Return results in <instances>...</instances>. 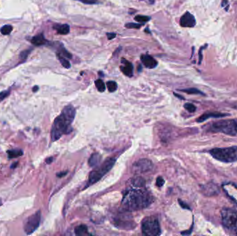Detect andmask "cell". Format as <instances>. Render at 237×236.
Masks as SVG:
<instances>
[{
	"label": "cell",
	"mask_w": 237,
	"mask_h": 236,
	"mask_svg": "<svg viewBox=\"0 0 237 236\" xmlns=\"http://www.w3.org/2000/svg\"><path fill=\"white\" fill-rule=\"evenodd\" d=\"M18 162H15L14 163H13V165L11 166V168H12V169L15 168V167L18 166Z\"/></svg>",
	"instance_id": "41"
},
{
	"label": "cell",
	"mask_w": 237,
	"mask_h": 236,
	"mask_svg": "<svg viewBox=\"0 0 237 236\" xmlns=\"http://www.w3.org/2000/svg\"><path fill=\"white\" fill-rule=\"evenodd\" d=\"M11 91L10 90H5L0 92V102L4 101L6 98H7L10 95Z\"/></svg>",
	"instance_id": "31"
},
{
	"label": "cell",
	"mask_w": 237,
	"mask_h": 236,
	"mask_svg": "<svg viewBox=\"0 0 237 236\" xmlns=\"http://www.w3.org/2000/svg\"><path fill=\"white\" fill-rule=\"evenodd\" d=\"M178 201H179V204H180V205L181 206V207L183 208H184V209H188V210H190L191 209L190 207L186 203H184V201H183L180 200H178Z\"/></svg>",
	"instance_id": "34"
},
{
	"label": "cell",
	"mask_w": 237,
	"mask_h": 236,
	"mask_svg": "<svg viewBox=\"0 0 237 236\" xmlns=\"http://www.w3.org/2000/svg\"><path fill=\"white\" fill-rule=\"evenodd\" d=\"M121 63L123 65L120 67V69L123 72V74L126 75V76L132 77L133 75V65L131 63H130L129 61L122 58L121 59Z\"/></svg>",
	"instance_id": "14"
},
{
	"label": "cell",
	"mask_w": 237,
	"mask_h": 236,
	"mask_svg": "<svg viewBox=\"0 0 237 236\" xmlns=\"http://www.w3.org/2000/svg\"><path fill=\"white\" fill-rule=\"evenodd\" d=\"M1 205H2V200L1 199H0V206H1Z\"/></svg>",
	"instance_id": "45"
},
{
	"label": "cell",
	"mask_w": 237,
	"mask_h": 236,
	"mask_svg": "<svg viewBox=\"0 0 237 236\" xmlns=\"http://www.w3.org/2000/svg\"><path fill=\"white\" fill-rule=\"evenodd\" d=\"M38 90H39V87L37 86V85H36V86H34L33 87V90H33V92H36Z\"/></svg>",
	"instance_id": "42"
},
{
	"label": "cell",
	"mask_w": 237,
	"mask_h": 236,
	"mask_svg": "<svg viewBox=\"0 0 237 236\" xmlns=\"http://www.w3.org/2000/svg\"><path fill=\"white\" fill-rule=\"evenodd\" d=\"M85 4H95L98 3V0H77Z\"/></svg>",
	"instance_id": "32"
},
{
	"label": "cell",
	"mask_w": 237,
	"mask_h": 236,
	"mask_svg": "<svg viewBox=\"0 0 237 236\" xmlns=\"http://www.w3.org/2000/svg\"><path fill=\"white\" fill-rule=\"evenodd\" d=\"M149 1L150 2L151 4H153V2H154V0H149Z\"/></svg>",
	"instance_id": "44"
},
{
	"label": "cell",
	"mask_w": 237,
	"mask_h": 236,
	"mask_svg": "<svg viewBox=\"0 0 237 236\" xmlns=\"http://www.w3.org/2000/svg\"><path fill=\"white\" fill-rule=\"evenodd\" d=\"M13 31V26L11 25H4L0 29V32L4 36H8Z\"/></svg>",
	"instance_id": "24"
},
{
	"label": "cell",
	"mask_w": 237,
	"mask_h": 236,
	"mask_svg": "<svg viewBox=\"0 0 237 236\" xmlns=\"http://www.w3.org/2000/svg\"><path fill=\"white\" fill-rule=\"evenodd\" d=\"M202 192L207 196H214L219 193V189L214 184L209 182L202 187Z\"/></svg>",
	"instance_id": "13"
},
{
	"label": "cell",
	"mask_w": 237,
	"mask_h": 236,
	"mask_svg": "<svg viewBox=\"0 0 237 236\" xmlns=\"http://www.w3.org/2000/svg\"><path fill=\"white\" fill-rule=\"evenodd\" d=\"M229 114H225V113H221V112H207V113H205V114H202L200 116V117H198L196 119V121L198 123H202V122H204L205 121L207 120V119L210 118H218L225 117V116H229Z\"/></svg>",
	"instance_id": "11"
},
{
	"label": "cell",
	"mask_w": 237,
	"mask_h": 236,
	"mask_svg": "<svg viewBox=\"0 0 237 236\" xmlns=\"http://www.w3.org/2000/svg\"><path fill=\"white\" fill-rule=\"evenodd\" d=\"M164 184V180L162 177H157V181H156V185L158 187L160 188V187H162Z\"/></svg>",
	"instance_id": "33"
},
{
	"label": "cell",
	"mask_w": 237,
	"mask_h": 236,
	"mask_svg": "<svg viewBox=\"0 0 237 236\" xmlns=\"http://www.w3.org/2000/svg\"><path fill=\"white\" fill-rule=\"evenodd\" d=\"M31 49H26V50H25L22 51L21 53H20V59L22 60H25L27 58H28L29 55L31 53Z\"/></svg>",
	"instance_id": "29"
},
{
	"label": "cell",
	"mask_w": 237,
	"mask_h": 236,
	"mask_svg": "<svg viewBox=\"0 0 237 236\" xmlns=\"http://www.w3.org/2000/svg\"><path fill=\"white\" fill-rule=\"evenodd\" d=\"M195 19L194 16L189 12H186L181 17L180 20V25L184 28H192L195 25Z\"/></svg>",
	"instance_id": "10"
},
{
	"label": "cell",
	"mask_w": 237,
	"mask_h": 236,
	"mask_svg": "<svg viewBox=\"0 0 237 236\" xmlns=\"http://www.w3.org/2000/svg\"><path fill=\"white\" fill-rule=\"evenodd\" d=\"M41 220V212L37 211L26 219L24 223V230L26 235H31L39 227Z\"/></svg>",
	"instance_id": "8"
},
{
	"label": "cell",
	"mask_w": 237,
	"mask_h": 236,
	"mask_svg": "<svg viewBox=\"0 0 237 236\" xmlns=\"http://www.w3.org/2000/svg\"><path fill=\"white\" fill-rule=\"evenodd\" d=\"M181 91L185 92V93L189 94H201V95H205L204 93H202L201 91L196 88H189V89H184V90H181Z\"/></svg>",
	"instance_id": "25"
},
{
	"label": "cell",
	"mask_w": 237,
	"mask_h": 236,
	"mask_svg": "<svg viewBox=\"0 0 237 236\" xmlns=\"http://www.w3.org/2000/svg\"><path fill=\"white\" fill-rule=\"evenodd\" d=\"M106 85H107L108 90L110 92H114L117 90L118 85H117V83H116L115 81H112V80L108 81L107 82Z\"/></svg>",
	"instance_id": "27"
},
{
	"label": "cell",
	"mask_w": 237,
	"mask_h": 236,
	"mask_svg": "<svg viewBox=\"0 0 237 236\" xmlns=\"http://www.w3.org/2000/svg\"><path fill=\"white\" fill-rule=\"evenodd\" d=\"M144 188L133 187L125 191L122 200L125 210L133 211L143 209L153 202L152 195Z\"/></svg>",
	"instance_id": "1"
},
{
	"label": "cell",
	"mask_w": 237,
	"mask_h": 236,
	"mask_svg": "<svg viewBox=\"0 0 237 236\" xmlns=\"http://www.w3.org/2000/svg\"><path fill=\"white\" fill-rule=\"evenodd\" d=\"M174 95H175V96H177V97L179 98H181V99H184V98H183V96H179V95L177 94H176V93H174Z\"/></svg>",
	"instance_id": "43"
},
{
	"label": "cell",
	"mask_w": 237,
	"mask_h": 236,
	"mask_svg": "<svg viewBox=\"0 0 237 236\" xmlns=\"http://www.w3.org/2000/svg\"><path fill=\"white\" fill-rule=\"evenodd\" d=\"M95 85L97 87V90L100 92H104L105 90V85L104 83V81L101 79H98L95 80Z\"/></svg>",
	"instance_id": "26"
},
{
	"label": "cell",
	"mask_w": 237,
	"mask_h": 236,
	"mask_svg": "<svg viewBox=\"0 0 237 236\" xmlns=\"http://www.w3.org/2000/svg\"><path fill=\"white\" fill-rule=\"evenodd\" d=\"M8 159L17 158V157L21 156L23 155V151L20 149H13L7 151Z\"/></svg>",
	"instance_id": "20"
},
{
	"label": "cell",
	"mask_w": 237,
	"mask_h": 236,
	"mask_svg": "<svg viewBox=\"0 0 237 236\" xmlns=\"http://www.w3.org/2000/svg\"><path fill=\"white\" fill-rule=\"evenodd\" d=\"M54 29L60 35H67L70 31V27L67 24H65V25H56L54 26Z\"/></svg>",
	"instance_id": "17"
},
{
	"label": "cell",
	"mask_w": 237,
	"mask_h": 236,
	"mask_svg": "<svg viewBox=\"0 0 237 236\" xmlns=\"http://www.w3.org/2000/svg\"><path fill=\"white\" fill-rule=\"evenodd\" d=\"M116 161V158L111 157V158L105 160L100 166L97 167V169L92 171L90 174V176H89L88 186L92 185V184L99 182L106 173H108L112 169V167L115 165Z\"/></svg>",
	"instance_id": "6"
},
{
	"label": "cell",
	"mask_w": 237,
	"mask_h": 236,
	"mask_svg": "<svg viewBox=\"0 0 237 236\" xmlns=\"http://www.w3.org/2000/svg\"><path fill=\"white\" fill-rule=\"evenodd\" d=\"M31 42L33 45H35L36 47L45 45V44L48 43V41L45 37H44L43 33L39 34V35L33 37Z\"/></svg>",
	"instance_id": "15"
},
{
	"label": "cell",
	"mask_w": 237,
	"mask_h": 236,
	"mask_svg": "<svg viewBox=\"0 0 237 236\" xmlns=\"http://www.w3.org/2000/svg\"><path fill=\"white\" fill-rule=\"evenodd\" d=\"M223 226L232 233L237 235V212L230 208H223L221 212Z\"/></svg>",
	"instance_id": "5"
},
{
	"label": "cell",
	"mask_w": 237,
	"mask_h": 236,
	"mask_svg": "<svg viewBox=\"0 0 237 236\" xmlns=\"http://www.w3.org/2000/svg\"><path fill=\"white\" fill-rule=\"evenodd\" d=\"M184 107L187 109V110L190 113H194L196 110V107L192 103H186L184 104Z\"/></svg>",
	"instance_id": "30"
},
{
	"label": "cell",
	"mask_w": 237,
	"mask_h": 236,
	"mask_svg": "<svg viewBox=\"0 0 237 236\" xmlns=\"http://www.w3.org/2000/svg\"><path fill=\"white\" fill-rule=\"evenodd\" d=\"M209 130L221 132L226 135L234 136L237 135V121L234 119L220 120L208 125Z\"/></svg>",
	"instance_id": "4"
},
{
	"label": "cell",
	"mask_w": 237,
	"mask_h": 236,
	"mask_svg": "<svg viewBox=\"0 0 237 236\" xmlns=\"http://www.w3.org/2000/svg\"><path fill=\"white\" fill-rule=\"evenodd\" d=\"M142 230L144 235L157 236L161 234L160 226L158 220L153 216L145 217L142 223Z\"/></svg>",
	"instance_id": "7"
},
{
	"label": "cell",
	"mask_w": 237,
	"mask_h": 236,
	"mask_svg": "<svg viewBox=\"0 0 237 236\" xmlns=\"http://www.w3.org/2000/svg\"><path fill=\"white\" fill-rule=\"evenodd\" d=\"M106 36H107V37L109 40H111L115 38L116 36V34L115 33H106Z\"/></svg>",
	"instance_id": "35"
},
{
	"label": "cell",
	"mask_w": 237,
	"mask_h": 236,
	"mask_svg": "<svg viewBox=\"0 0 237 236\" xmlns=\"http://www.w3.org/2000/svg\"><path fill=\"white\" fill-rule=\"evenodd\" d=\"M101 160H102V156L101 155V154H99L98 152H94L92 154V155L90 156V159H89L88 164L90 167H94L99 166V164H100Z\"/></svg>",
	"instance_id": "16"
},
{
	"label": "cell",
	"mask_w": 237,
	"mask_h": 236,
	"mask_svg": "<svg viewBox=\"0 0 237 236\" xmlns=\"http://www.w3.org/2000/svg\"><path fill=\"white\" fill-rule=\"evenodd\" d=\"M192 229H193V226H192L191 228L189 229V230L186 231H184V232H182L181 234L182 235H190L191 233V232H192Z\"/></svg>",
	"instance_id": "37"
},
{
	"label": "cell",
	"mask_w": 237,
	"mask_h": 236,
	"mask_svg": "<svg viewBox=\"0 0 237 236\" xmlns=\"http://www.w3.org/2000/svg\"><path fill=\"white\" fill-rule=\"evenodd\" d=\"M53 157H49V158H47V159H46V163H47V164H50L51 162H53Z\"/></svg>",
	"instance_id": "40"
},
{
	"label": "cell",
	"mask_w": 237,
	"mask_h": 236,
	"mask_svg": "<svg viewBox=\"0 0 237 236\" xmlns=\"http://www.w3.org/2000/svg\"><path fill=\"white\" fill-rule=\"evenodd\" d=\"M209 153L213 158L223 163L237 162V146L213 148Z\"/></svg>",
	"instance_id": "3"
},
{
	"label": "cell",
	"mask_w": 237,
	"mask_h": 236,
	"mask_svg": "<svg viewBox=\"0 0 237 236\" xmlns=\"http://www.w3.org/2000/svg\"><path fill=\"white\" fill-rule=\"evenodd\" d=\"M204 48H205V47H202L201 49H200V51H199V53H198V55H199V62H198V64H201V61H202V49H203Z\"/></svg>",
	"instance_id": "36"
},
{
	"label": "cell",
	"mask_w": 237,
	"mask_h": 236,
	"mask_svg": "<svg viewBox=\"0 0 237 236\" xmlns=\"http://www.w3.org/2000/svg\"><path fill=\"white\" fill-rule=\"evenodd\" d=\"M153 167V162L148 159H141L133 163L132 169L135 174H142L149 172Z\"/></svg>",
	"instance_id": "9"
},
{
	"label": "cell",
	"mask_w": 237,
	"mask_h": 236,
	"mask_svg": "<svg viewBox=\"0 0 237 236\" xmlns=\"http://www.w3.org/2000/svg\"><path fill=\"white\" fill-rule=\"evenodd\" d=\"M144 25V24H139V23H133L130 22L127 23L125 25V27L126 29H139L141 27Z\"/></svg>",
	"instance_id": "28"
},
{
	"label": "cell",
	"mask_w": 237,
	"mask_h": 236,
	"mask_svg": "<svg viewBox=\"0 0 237 236\" xmlns=\"http://www.w3.org/2000/svg\"><path fill=\"white\" fill-rule=\"evenodd\" d=\"M56 56L62 65H63L65 68H66V69H70V68L71 67V64L70 62H69V60L66 59V58L61 56L59 53H56Z\"/></svg>",
	"instance_id": "21"
},
{
	"label": "cell",
	"mask_w": 237,
	"mask_h": 236,
	"mask_svg": "<svg viewBox=\"0 0 237 236\" xmlns=\"http://www.w3.org/2000/svg\"><path fill=\"white\" fill-rule=\"evenodd\" d=\"M228 4V0H223V2L221 3V6H223V7H225V6H227Z\"/></svg>",
	"instance_id": "39"
},
{
	"label": "cell",
	"mask_w": 237,
	"mask_h": 236,
	"mask_svg": "<svg viewBox=\"0 0 237 236\" xmlns=\"http://www.w3.org/2000/svg\"><path fill=\"white\" fill-rule=\"evenodd\" d=\"M76 115V110L72 105H67L64 107L60 114L56 118L51 128V141H56L62 136L67 134L72 130L71 123Z\"/></svg>",
	"instance_id": "2"
},
{
	"label": "cell",
	"mask_w": 237,
	"mask_h": 236,
	"mask_svg": "<svg viewBox=\"0 0 237 236\" xmlns=\"http://www.w3.org/2000/svg\"><path fill=\"white\" fill-rule=\"evenodd\" d=\"M75 234L76 235L80 236H85V235H90V234L88 233V229L86 225L81 224L75 228Z\"/></svg>",
	"instance_id": "19"
},
{
	"label": "cell",
	"mask_w": 237,
	"mask_h": 236,
	"mask_svg": "<svg viewBox=\"0 0 237 236\" xmlns=\"http://www.w3.org/2000/svg\"><path fill=\"white\" fill-rule=\"evenodd\" d=\"M58 53H59L61 56H64L65 58H69V59H71L72 58V55L69 52V51H67V50L65 49L62 44H60V45L59 46V48H58Z\"/></svg>",
	"instance_id": "22"
},
{
	"label": "cell",
	"mask_w": 237,
	"mask_h": 236,
	"mask_svg": "<svg viewBox=\"0 0 237 236\" xmlns=\"http://www.w3.org/2000/svg\"><path fill=\"white\" fill-rule=\"evenodd\" d=\"M67 174V171H65V172H61V173H57V177H63L66 175Z\"/></svg>",
	"instance_id": "38"
},
{
	"label": "cell",
	"mask_w": 237,
	"mask_h": 236,
	"mask_svg": "<svg viewBox=\"0 0 237 236\" xmlns=\"http://www.w3.org/2000/svg\"><path fill=\"white\" fill-rule=\"evenodd\" d=\"M141 60L143 64L149 69H154L157 66V61L150 55L143 54L141 56Z\"/></svg>",
	"instance_id": "12"
},
{
	"label": "cell",
	"mask_w": 237,
	"mask_h": 236,
	"mask_svg": "<svg viewBox=\"0 0 237 236\" xmlns=\"http://www.w3.org/2000/svg\"><path fill=\"white\" fill-rule=\"evenodd\" d=\"M134 19H135L136 22H139V23H142V24H144V25L150 20V18L149 16L141 15H136Z\"/></svg>",
	"instance_id": "23"
},
{
	"label": "cell",
	"mask_w": 237,
	"mask_h": 236,
	"mask_svg": "<svg viewBox=\"0 0 237 236\" xmlns=\"http://www.w3.org/2000/svg\"><path fill=\"white\" fill-rule=\"evenodd\" d=\"M130 184H131L133 187L142 188V187H144L146 185L145 179L139 176L133 177V178L130 179Z\"/></svg>",
	"instance_id": "18"
}]
</instances>
